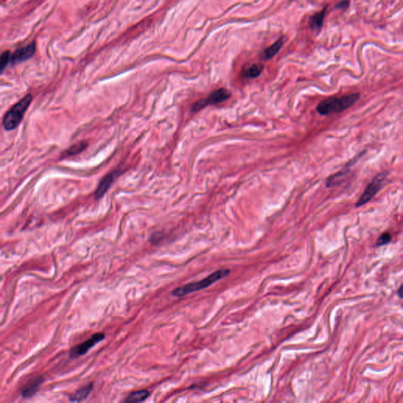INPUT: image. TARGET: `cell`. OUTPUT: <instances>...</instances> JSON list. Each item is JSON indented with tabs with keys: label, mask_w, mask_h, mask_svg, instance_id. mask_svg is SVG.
<instances>
[{
	"label": "cell",
	"mask_w": 403,
	"mask_h": 403,
	"mask_svg": "<svg viewBox=\"0 0 403 403\" xmlns=\"http://www.w3.org/2000/svg\"><path fill=\"white\" fill-rule=\"evenodd\" d=\"M118 174V171H113V172L107 174V175L103 178L102 181H100L99 184H98V188H97L96 191H95V198H96L97 199L104 196L106 191L110 188V186L111 185V184H112L114 180L117 177Z\"/></svg>",
	"instance_id": "ba28073f"
},
{
	"label": "cell",
	"mask_w": 403,
	"mask_h": 403,
	"mask_svg": "<svg viewBox=\"0 0 403 403\" xmlns=\"http://www.w3.org/2000/svg\"><path fill=\"white\" fill-rule=\"evenodd\" d=\"M35 51L36 45L34 43L17 50L12 55H11V63L12 65H15V64L21 63L22 61L29 59L30 58L33 56Z\"/></svg>",
	"instance_id": "52a82bcc"
},
{
	"label": "cell",
	"mask_w": 403,
	"mask_h": 403,
	"mask_svg": "<svg viewBox=\"0 0 403 403\" xmlns=\"http://www.w3.org/2000/svg\"><path fill=\"white\" fill-rule=\"evenodd\" d=\"M32 101V95L28 94L15 105L13 106L5 114L3 125L7 131L15 129L20 125Z\"/></svg>",
	"instance_id": "3957f363"
},
{
	"label": "cell",
	"mask_w": 403,
	"mask_h": 403,
	"mask_svg": "<svg viewBox=\"0 0 403 403\" xmlns=\"http://www.w3.org/2000/svg\"><path fill=\"white\" fill-rule=\"evenodd\" d=\"M93 390V384H88L85 387H82L81 389L76 391L70 397V401L74 402H79V401H84L86 399L89 394H91Z\"/></svg>",
	"instance_id": "9c48e42d"
},
{
	"label": "cell",
	"mask_w": 403,
	"mask_h": 403,
	"mask_svg": "<svg viewBox=\"0 0 403 403\" xmlns=\"http://www.w3.org/2000/svg\"><path fill=\"white\" fill-rule=\"evenodd\" d=\"M387 173L384 172L381 174H377L376 176L372 182L370 183V185L367 187L365 191L363 193L360 199L357 202L356 204V207H360L361 206L365 205L367 203L370 201L372 198H374L379 191H381V188L384 186V182L387 179Z\"/></svg>",
	"instance_id": "277c9868"
},
{
	"label": "cell",
	"mask_w": 403,
	"mask_h": 403,
	"mask_svg": "<svg viewBox=\"0 0 403 403\" xmlns=\"http://www.w3.org/2000/svg\"><path fill=\"white\" fill-rule=\"evenodd\" d=\"M349 5H350V1L349 0H341L340 2L337 4L335 7H337V9L346 10L348 8Z\"/></svg>",
	"instance_id": "ac0fdd59"
},
{
	"label": "cell",
	"mask_w": 403,
	"mask_h": 403,
	"mask_svg": "<svg viewBox=\"0 0 403 403\" xmlns=\"http://www.w3.org/2000/svg\"><path fill=\"white\" fill-rule=\"evenodd\" d=\"M326 7L321 12L314 14V16L311 17L309 22V25L313 30H319L322 28L324 24V18L326 14Z\"/></svg>",
	"instance_id": "8fae6325"
},
{
	"label": "cell",
	"mask_w": 403,
	"mask_h": 403,
	"mask_svg": "<svg viewBox=\"0 0 403 403\" xmlns=\"http://www.w3.org/2000/svg\"><path fill=\"white\" fill-rule=\"evenodd\" d=\"M401 288H400L399 291H398V294H399L400 298H401Z\"/></svg>",
	"instance_id": "d6986e66"
},
{
	"label": "cell",
	"mask_w": 403,
	"mask_h": 403,
	"mask_svg": "<svg viewBox=\"0 0 403 403\" xmlns=\"http://www.w3.org/2000/svg\"><path fill=\"white\" fill-rule=\"evenodd\" d=\"M231 93L225 88H220L216 90L210 94L207 98L199 100L198 102L195 103L192 107L193 111H198L203 109L204 107L208 105H214V104H220L224 102L231 97Z\"/></svg>",
	"instance_id": "5b68a950"
},
{
	"label": "cell",
	"mask_w": 403,
	"mask_h": 403,
	"mask_svg": "<svg viewBox=\"0 0 403 403\" xmlns=\"http://www.w3.org/2000/svg\"><path fill=\"white\" fill-rule=\"evenodd\" d=\"M230 270L227 268H221L217 270L215 272L212 273L210 275L207 276L206 278L203 279L201 281L196 282L189 283L185 285L181 286L179 288H177L171 292L173 296L176 298H181L185 296L187 294L191 293L196 292L205 289L210 286L212 285L214 283L220 281L221 279L224 278L227 276L229 275Z\"/></svg>",
	"instance_id": "7a4b0ae2"
},
{
	"label": "cell",
	"mask_w": 403,
	"mask_h": 403,
	"mask_svg": "<svg viewBox=\"0 0 403 403\" xmlns=\"http://www.w3.org/2000/svg\"><path fill=\"white\" fill-rule=\"evenodd\" d=\"M43 382V379L41 377H37V379L31 381L25 389L23 390L22 396L25 398H31L33 396L37 391H38L39 387L41 385Z\"/></svg>",
	"instance_id": "30bf717a"
},
{
	"label": "cell",
	"mask_w": 403,
	"mask_h": 403,
	"mask_svg": "<svg viewBox=\"0 0 403 403\" xmlns=\"http://www.w3.org/2000/svg\"><path fill=\"white\" fill-rule=\"evenodd\" d=\"M263 69H264V66L262 65L254 64V65H252L251 66L244 70V72H243V75L246 78H249V79L256 78L258 76L261 75Z\"/></svg>",
	"instance_id": "5bb4252c"
},
{
	"label": "cell",
	"mask_w": 403,
	"mask_h": 403,
	"mask_svg": "<svg viewBox=\"0 0 403 403\" xmlns=\"http://www.w3.org/2000/svg\"><path fill=\"white\" fill-rule=\"evenodd\" d=\"M105 338L104 333H96L95 335L90 337L86 341L81 343V344L74 347L71 351V356L72 358H77L80 356L87 354L90 349L92 348L94 346L96 345L98 343L101 342Z\"/></svg>",
	"instance_id": "8992f818"
},
{
	"label": "cell",
	"mask_w": 403,
	"mask_h": 403,
	"mask_svg": "<svg viewBox=\"0 0 403 403\" xmlns=\"http://www.w3.org/2000/svg\"><path fill=\"white\" fill-rule=\"evenodd\" d=\"M283 45H284V40L283 39H280L278 41L274 42L272 45L270 46L267 49H265V52H264V59L268 60L270 58H274L279 52V51L281 49Z\"/></svg>",
	"instance_id": "4fadbf2b"
},
{
	"label": "cell",
	"mask_w": 403,
	"mask_h": 403,
	"mask_svg": "<svg viewBox=\"0 0 403 403\" xmlns=\"http://www.w3.org/2000/svg\"><path fill=\"white\" fill-rule=\"evenodd\" d=\"M391 241V234L388 233V232H386V233L382 234L381 237L377 239V244H376V245L378 246V247H381V246H384L386 245V244H389Z\"/></svg>",
	"instance_id": "e0dca14e"
},
{
	"label": "cell",
	"mask_w": 403,
	"mask_h": 403,
	"mask_svg": "<svg viewBox=\"0 0 403 403\" xmlns=\"http://www.w3.org/2000/svg\"><path fill=\"white\" fill-rule=\"evenodd\" d=\"M359 98L360 95L358 93H351L342 96L331 97L320 103L317 105V111L323 116L342 112L352 107Z\"/></svg>",
	"instance_id": "6da1fadb"
},
{
	"label": "cell",
	"mask_w": 403,
	"mask_h": 403,
	"mask_svg": "<svg viewBox=\"0 0 403 403\" xmlns=\"http://www.w3.org/2000/svg\"><path fill=\"white\" fill-rule=\"evenodd\" d=\"M11 61V53L10 51H5L0 55V74H2L7 66L8 63Z\"/></svg>",
	"instance_id": "2e32d148"
},
{
	"label": "cell",
	"mask_w": 403,
	"mask_h": 403,
	"mask_svg": "<svg viewBox=\"0 0 403 403\" xmlns=\"http://www.w3.org/2000/svg\"><path fill=\"white\" fill-rule=\"evenodd\" d=\"M86 147V143H78V144H74V145L71 146V147H70L68 150H67L66 152H65V154H66L67 156L75 155V154H79V153H81V151H84V150L85 149V147Z\"/></svg>",
	"instance_id": "9a60e30c"
},
{
	"label": "cell",
	"mask_w": 403,
	"mask_h": 403,
	"mask_svg": "<svg viewBox=\"0 0 403 403\" xmlns=\"http://www.w3.org/2000/svg\"><path fill=\"white\" fill-rule=\"evenodd\" d=\"M150 392L147 390H142V391H135L131 394L124 400V402L134 403L141 402L145 401L149 397Z\"/></svg>",
	"instance_id": "7c38bea8"
}]
</instances>
